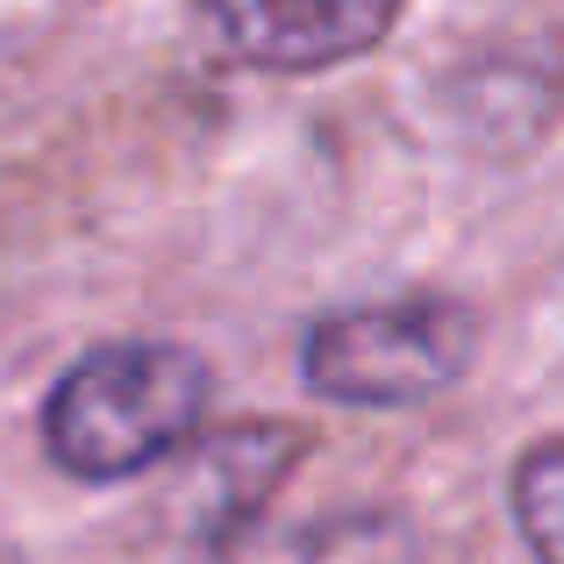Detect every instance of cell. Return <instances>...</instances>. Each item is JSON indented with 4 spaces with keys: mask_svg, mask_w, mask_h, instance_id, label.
<instances>
[{
    "mask_svg": "<svg viewBox=\"0 0 564 564\" xmlns=\"http://www.w3.org/2000/svg\"><path fill=\"white\" fill-rule=\"evenodd\" d=\"M215 400V372L186 344H100L43 400V443L86 486H115L193 451Z\"/></svg>",
    "mask_w": 564,
    "mask_h": 564,
    "instance_id": "cell-1",
    "label": "cell"
},
{
    "mask_svg": "<svg viewBox=\"0 0 564 564\" xmlns=\"http://www.w3.org/2000/svg\"><path fill=\"white\" fill-rule=\"evenodd\" d=\"M471 336H479V322L451 293L344 307V315L307 329L301 379L307 393L344 400V408H422L443 386L465 379Z\"/></svg>",
    "mask_w": 564,
    "mask_h": 564,
    "instance_id": "cell-2",
    "label": "cell"
},
{
    "mask_svg": "<svg viewBox=\"0 0 564 564\" xmlns=\"http://www.w3.org/2000/svg\"><path fill=\"white\" fill-rule=\"evenodd\" d=\"M408 0H207L215 43L250 72H329L379 51Z\"/></svg>",
    "mask_w": 564,
    "mask_h": 564,
    "instance_id": "cell-3",
    "label": "cell"
},
{
    "mask_svg": "<svg viewBox=\"0 0 564 564\" xmlns=\"http://www.w3.org/2000/svg\"><path fill=\"white\" fill-rule=\"evenodd\" d=\"M193 564H429L422 529L393 508H336L315 522H243L193 543Z\"/></svg>",
    "mask_w": 564,
    "mask_h": 564,
    "instance_id": "cell-4",
    "label": "cell"
},
{
    "mask_svg": "<svg viewBox=\"0 0 564 564\" xmlns=\"http://www.w3.org/2000/svg\"><path fill=\"white\" fill-rule=\"evenodd\" d=\"M301 451H307V429L293 422H236L221 436H207L193 451V543L258 522L272 508L279 479L301 465Z\"/></svg>",
    "mask_w": 564,
    "mask_h": 564,
    "instance_id": "cell-5",
    "label": "cell"
},
{
    "mask_svg": "<svg viewBox=\"0 0 564 564\" xmlns=\"http://www.w3.org/2000/svg\"><path fill=\"white\" fill-rule=\"evenodd\" d=\"M514 529L536 564H564V436H543L514 465Z\"/></svg>",
    "mask_w": 564,
    "mask_h": 564,
    "instance_id": "cell-6",
    "label": "cell"
}]
</instances>
